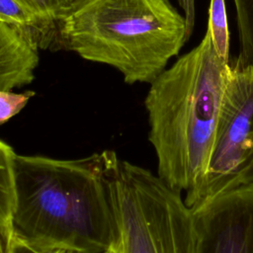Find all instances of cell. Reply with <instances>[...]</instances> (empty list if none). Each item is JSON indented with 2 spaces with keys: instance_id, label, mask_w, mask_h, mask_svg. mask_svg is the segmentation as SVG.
I'll use <instances>...</instances> for the list:
<instances>
[{
  "instance_id": "6da1fadb",
  "label": "cell",
  "mask_w": 253,
  "mask_h": 253,
  "mask_svg": "<svg viewBox=\"0 0 253 253\" xmlns=\"http://www.w3.org/2000/svg\"><path fill=\"white\" fill-rule=\"evenodd\" d=\"M114 154L105 150L73 160L15 154L14 234L49 249H108L117 238L106 184Z\"/></svg>"
},
{
  "instance_id": "7a4b0ae2",
  "label": "cell",
  "mask_w": 253,
  "mask_h": 253,
  "mask_svg": "<svg viewBox=\"0 0 253 253\" xmlns=\"http://www.w3.org/2000/svg\"><path fill=\"white\" fill-rule=\"evenodd\" d=\"M229 62L210 33L151 83L144 100L157 176L186 195L200 183L212 147Z\"/></svg>"
},
{
  "instance_id": "3957f363",
  "label": "cell",
  "mask_w": 253,
  "mask_h": 253,
  "mask_svg": "<svg viewBox=\"0 0 253 253\" xmlns=\"http://www.w3.org/2000/svg\"><path fill=\"white\" fill-rule=\"evenodd\" d=\"M190 35L168 0H77L54 29L63 47L117 69L130 85L150 84Z\"/></svg>"
},
{
  "instance_id": "277c9868",
  "label": "cell",
  "mask_w": 253,
  "mask_h": 253,
  "mask_svg": "<svg viewBox=\"0 0 253 253\" xmlns=\"http://www.w3.org/2000/svg\"><path fill=\"white\" fill-rule=\"evenodd\" d=\"M106 184L121 253H197L193 212L181 193L116 153Z\"/></svg>"
},
{
  "instance_id": "5b68a950",
  "label": "cell",
  "mask_w": 253,
  "mask_h": 253,
  "mask_svg": "<svg viewBox=\"0 0 253 253\" xmlns=\"http://www.w3.org/2000/svg\"><path fill=\"white\" fill-rule=\"evenodd\" d=\"M253 188V64L229 59L210 158L199 185L185 197L195 210L221 195Z\"/></svg>"
},
{
  "instance_id": "8992f818",
  "label": "cell",
  "mask_w": 253,
  "mask_h": 253,
  "mask_svg": "<svg viewBox=\"0 0 253 253\" xmlns=\"http://www.w3.org/2000/svg\"><path fill=\"white\" fill-rule=\"evenodd\" d=\"M192 212L197 253H253V189L219 196Z\"/></svg>"
},
{
  "instance_id": "52a82bcc",
  "label": "cell",
  "mask_w": 253,
  "mask_h": 253,
  "mask_svg": "<svg viewBox=\"0 0 253 253\" xmlns=\"http://www.w3.org/2000/svg\"><path fill=\"white\" fill-rule=\"evenodd\" d=\"M40 46L36 30L0 21V91H12L34 81Z\"/></svg>"
},
{
  "instance_id": "ba28073f",
  "label": "cell",
  "mask_w": 253,
  "mask_h": 253,
  "mask_svg": "<svg viewBox=\"0 0 253 253\" xmlns=\"http://www.w3.org/2000/svg\"><path fill=\"white\" fill-rule=\"evenodd\" d=\"M38 19L43 36V45L54 38L55 22L77 0H16Z\"/></svg>"
},
{
  "instance_id": "9c48e42d",
  "label": "cell",
  "mask_w": 253,
  "mask_h": 253,
  "mask_svg": "<svg viewBox=\"0 0 253 253\" xmlns=\"http://www.w3.org/2000/svg\"><path fill=\"white\" fill-rule=\"evenodd\" d=\"M207 31L210 33L215 51L220 58L229 62V30L224 0H211Z\"/></svg>"
},
{
  "instance_id": "30bf717a",
  "label": "cell",
  "mask_w": 253,
  "mask_h": 253,
  "mask_svg": "<svg viewBox=\"0 0 253 253\" xmlns=\"http://www.w3.org/2000/svg\"><path fill=\"white\" fill-rule=\"evenodd\" d=\"M13 148L0 140V216L11 222L14 208Z\"/></svg>"
},
{
  "instance_id": "8fae6325",
  "label": "cell",
  "mask_w": 253,
  "mask_h": 253,
  "mask_svg": "<svg viewBox=\"0 0 253 253\" xmlns=\"http://www.w3.org/2000/svg\"><path fill=\"white\" fill-rule=\"evenodd\" d=\"M235 8L240 50L236 56L243 63L253 64V0H232Z\"/></svg>"
},
{
  "instance_id": "7c38bea8",
  "label": "cell",
  "mask_w": 253,
  "mask_h": 253,
  "mask_svg": "<svg viewBox=\"0 0 253 253\" xmlns=\"http://www.w3.org/2000/svg\"><path fill=\"white\" fill-rule=\"evenodd\" d=\"M0 21L11 22L36 30L41 37L42 46L43 45L42 31L38 19L33 13L25 9L18 1L0 0Z\"/></svg>"
},
{
  "instance_id": "4fadbf2b",
  "label": "cell",
  "mask_w": 253,
  "mask_h": 253,
  "mask_svg": "<svg viewBox=\"0 0 253 253\" xmlns=\"http://www.w3.org/2000/svg\"><path fill=\"white\" fill-rule=\"evenodd\" d=\"M34 95L33 91L24 93L0 91V126L20 113Z\"/></svg>"
},
{
  "instance_id": "5bb4252c",
  "label": "cell",
  "mask_w": 253,
  "mask_h": 253,
  "mask_svg": "<svg viewBox=\"0 0 253 253\" xmlns=\"http://www.w3.org/2000/svg\"><path fill=\"white\" fill-rule=\"evenodd\" d=\"M57 249L43 248L34 245L14 234L11 253H54Z\"/></svg>"
},
{
  "instance_id": "9a60e30c",
  "label": "cell",
  "mask_w": 253,
  "mask_h": 253,
  "mask_svg": "<svg viewBox=\"0 0 253 253\" xmlns=\"http://www.w3.org/2000/svg\"><path fill=\"white\" fill-rule=\"evenodd\" d=\"M13 237L11 222L0 216V253H11Z\"/></svg>"
},
{
  "instance_id": "2e32d148",
  "label": "cell",
  "mask_w": 253,
  "mask_h": 253,
  "mask_svg": "<svg viewBox=\"0 0 253 253\" xmlns=\"http://www.w3.org/2000/svg\"><path fill=\"white\" fill-rule=\"evenodd\" d=\"M101 253H121V252H120L119 248L117 247V245L114 243V244H112L108 249L104 250V251L101 252Z\"/></svg>"
},
{
  "instance_id": "e0dca14e",
  "label": "cell",
  "mask_w": 253,
  "mask_h": 253,
  "mask_svg": "<svg viewBox=\"0 0 253 253\" xmlns=\"http://www.w3.org/2000/svg\"><path fill=\"white\" fill-rule=\"evenodd\" d=\"M54 253H77L71 250H66V249H57L54 251Z\"/></svg>"
}]
</instances>
